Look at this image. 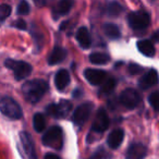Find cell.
Listing matches in <instances>:
<instances>
[{
  "mask_svg": "<svg viewBox=\"0 0 159 159\" xmlns=\"http://www.w3.org/2000/svg\"><path fill=\"white\" fill-rule=\"evenodd\" d=\"M48 91V83L44 80H32L23 84L22 93L25 99L32 104H36Z\"/></svg>",
  "mask_w": 159,
  "mask_h": 159,
  "instance_id": "cell-1",
  "label": "cell"
},
{
  "mask_svg": "<svg viewBox=\"0 0 159 159\" xmlns=\"http://www.w3.org/2000/svg\"><path fill=\"white\" fill-rule=\"evenodd\" d=\"M0 112L12 120H19L23 116L20 105L11 97H3L0 99Z\"/></svg>",
  "mask_w": 159,
  "mask_h": 159,
  "instance_id": "cell-2",
  "label": "cell"
},
{
  "mask_svg": "<svg viewBox=\"0 0 159 159\" xmlns=\"http://www.w3.org/2000/svg\"><path fill=\"white\" fill-rule=\"evenodd\" d=\"M43 144L47 147L52 149L60 150L63 145V134L62 130L59 126H52L50 128L44 135H43Z\"/></svg>",
  "mask_w": 159,
  "mask_h": 159,
  "instance_id": "cell-3",
  "label": "cell"
},
{
  "mask_svg": "<svg viewBox=\"0 0 159 159\" xmlns=\"http://www.w3.org/2000/svg\"><path fill=\"white\" fill-rule=\"evenodd\" d=\"M6 66L13 71L14 77L18 81L24 80L32 73V66L25 61H19V60L8 59L6 60Z\"/></svg>",
  "mask_w": 159,
  "mask_h": 159,
  "instance_id": "cell-4",
  "label": "cell"
},
{
  "mask_svg": "<svg viewBox=\"0 0 159 159\" xmlns=\"http://www.w3.org/2000/svg\"><path fill=\"white\" fill-rule=\"evenodd\" d=\"M128 22L131 29L135 30V31H142V30H145L149 25L150 18L147 12L135 11V12H131L129 14Z\"/></svg>",
  "mask_w": 159,
  "mask_h": 159,
  "instance_id": "cell-5",
  "label": "cell"
},
{
  "mask_svg": "<svg viewBox=\"0 0 159 159\" xmlns=\"http://www.w3.org/2000/svg\"><path fill=\"white\" fill-rule=\"evenodd\" d=\"M72 109V104L69 100H60L58 104H50L46 109L48 116L56 119L66 118Z\"/></svg>",
  "mask_w": 159,
  "mask_h": 159,
  "instance_id": "cell-6",
  "label": "cell"
},
{
  "mask_svg": "<svg viewBox=\"0 0 159 159\" xmlns=\"http://www.w3.org/2000/svg\"><path fill=\"white\" fill-rule=\"evenodd\" d=\"M120 102L126 109H134L141 102V95L133 89H126L120 95Z\"/></svg>",
  "mask_w": 159,
  "mask_h": 159,
  "instance_id": "cell-7",
  "label": "cell"
},
{
  "mask_svg": "<svg viewBox=\"0 0 159 159\" xmlns=\"http://www.w3.org/2000/svg\"><path fill=\"white\" fill-rule=\"evenodd\" d=\"M92 109H93V104L91 102H84V104L80 105L73 112V122L77 126H82L89 120Z\"/></svg>",
  "mask_w": 159,
  "mask_h": 159,
  "instance_id": "cell-8",
  "label": "cell"
},
{
  "mask_svg": "<svg viewBox=\"0 0 159 159\" xmlns=\"http://www.w3.org/2000/svg\"><path fill=\"white\" fill-rule=\"evenodd\" d=\"M109 123H110V121H109L108 115H107L106 110L102 108L98 110L97 115H96L93 125H92V130L98 133H102L109 128Z\"/></svg>",
  "mask_w": 159,
  "mask_h": 159,
  "instance_id": "cell-9",
  "label": "cell"
},
{
  "mask_svg": "<svg viewBox=\"0 0 159 159\" xmlns=\"http://www.w3.org/2000/svg\"><path fill=\"white\" fill-rule=\"evenodd\" d=\"M84 76L89 84L100 85L107 77V73L99 69H86L84 71Z\"/></svg>",
  "mask_w": 159,
  "mask_h": 159,
  "instance_id": "cell-10",
  "label": "cell"
},
{
  "mask_svg": "<svg viewBox=\"0 0 159 159\" xmlns=\"http://www.w3.org/2000/svg\"><path fill=\"white\" fill-rule=\"evenodd\" d=\"M157 83H158V73H157L156 70H150L141 77L139 86L142 89L146 91L149 87H152L154 85H156Z\"/></svg>",
  "mask_w": 159,
  "mask_h": 159,
  "instance_id": "cell-11",
  "label": "cell"
},
{
  "mask_svg": "<svg viewBox=\"0 0 159 159\" xmlns=\"http://www.w3.org/2000/svg\"><path fill=\"white\" fill-rule=\"evenodd\" d=\"M147 149L141 143H135L129 147L126 152V158L128 159H142L146 156Z\"/></svg>",
  "mask_w": 159,
  "mask_h": 159,
  "instance_id": "cell-12",
  "label": "cell"
},
{
  "mask_svg": "<svg viewBox=\"0 0 159 159\" xmlns=\"http://www.w3.org/2000/svg\"><path fill=\"white\" fill-rule=\"evenodd\" d=\"M124 139V132L122 129H116L109 134L108 139H107V143L108 146L112 149L118 148L122 144V141Z\"/></svg>",
  "mask_w": 159,
  "mask_h": 159,
  "instance_id": "cell-13",
  "label": "cell"
},
{
  "mask_svg": "<svg viewBox=\"0 0 159 159\" xmlns=\"http://www.w3.org/2000/svg\"><path fill=\"white\" fill-rule=\"evenodd\" d=\"M20 139L26 156L30 157V158H35L36 156H35V152H34V145L31 135L26 132H22L20 134Z\"/></svg>",
  "mask_w": 159,
  "mask_h": 159,
  "instance_id": "cell-14",
  "label": "cell"
},
{
  "mask_svg": "<svg viewBox=\"0 0 159 159\" xmlns=\"http://www.w3.org/2000/svg\"><path fill=\"white\" fill-rule=\"evenodd\" d=\"M70 83V74L66 70L61 69L57 72L55 76V84L59 91H63Z\"/></svg>",
  "mask_w": 159,
  "mask_h": 159,
  "instance_id": "cell-15",
  "label": "cell"
},
{
  "mask_svg": "<svg viewBox=\"0 0 159 159\" xmlns=\"http://www.w3.org/2000/svg\"><path fill=\"white\" fill-rule=\"evenodd\" d=\"M76 40L82 48L87 49L91 47L92 38H91V35H89V30H87L86 27L83 26V27H81V29H79V31H77V33H76Z\"/></svg>",
  "mask_w": 159,
  "mask_h": 159,
  "instance_id": "cell-16",
  "label": "cell"
},
{
  "mask_svg": "<svg viewBox=\"0 0 159 159\" xmlns=\"http://www.w3.org/2000/svg\"><path fill=\"white\" fill-rule=\"evenodd\" d=\"M66 57V50L61 47H55L52 49V51L50 52L48 57V63L50 66H53V64H58L61 61H63Z\"/></svg>",
  "mask_w": 159,
  "mask_h": 159,
  "instance_id": "cell-17",
  "label": "cell"
},
{
  "mask_svg": "<svg viewBox=\"0 0 159 159\" xmlns=\"http://www.w3.org/2000/svg\"><path fill=\"white\" fill-rule=\"evenodd\" d=\"M137 49L146 57H154L155 55V46L150 40L142 39L137 42Z\"/></svg>",
  "mask_w": 159,
  "mask_h": 159,
  "instance_id": "cell-18",
  "label": "cell"
},
{
  "mask_svg": "<svg viewBox=\"0 0 159 159\" xmlns=\"http://www.w3.org/2000/svg\"><path fill=\"white\" fill-rule=\"evenodd\" d=\"M117 86V80L115 77H108L105 79V81L102 83V87H100L99 95H109L113 92L115 87Z\"/></svg>",
  "mask_w": 159,
  "mask_h": 159,
  "instance_id": "cell-19",
  "label": "cell"
},
{
  "mask_svg": "<svg viewBox=\"0 0 159 159\" xmlns=\"http://www.w3.org/2000/svg\"><path fill=\"white\" fill-rule=\"evenodd\" d=\"M73 6V0H60L58 2L57 7H56V16H66L69 13Z\"/></svg>",
  "mask_w": 159,
  "mask_h": 159,
  "instance_id": "cell-20",
  "label": "cell"
},
{
  "mask_svg": "<svg viewBox=\"0 0 159 159\" xmlns=\"http://www.w3.org/2000/svg\"><path fill=\"white\" fill-rule=\"evenodd\" d=\"M104 33L110 39H119L120 36H121L119 27L116 24H112V23H107V24L104 25Z\"/></svg>",
  "mask_w": 159,
  "mask_h": 159,
  "instance_id": "cell-21",
  "label": "cell"
},
{
  "mask_svg": "<svg viewBox=\"0 0 159 159\" xmlns=\"http://www.w3.org/2000/svg\"><path fill=\"white\" fill-rule=\"evenodd\" d=\"M33 126L34 130L37 133H42L46 128V120L42 113H35L33 118Z\"/></svg>",
  "mask_w": 159,
  "mask_h": 159,
  "instance_id": "cell-22",
  "label": "cell"
},
{
  "mask_svg": "<svg viewBox=\"0 0 159 159\" xmlns=\"http://www.w3.org/2000/svg\"><path fill=\"white\" fill-rule=\"evenodd\" d=\"M109 60L110 57L104 52H93L89 56V61L93 64H106Z\"/></svg>",
  "mask_w": 159,
  "mask_h": 159,
  "instance_id": "cell-23",
  "label": "cell"
},
{
  "mask_svg": "<svg viewBox=\"0 0 159 159\" xmlns=\"http://www.w3.org/2000/svg\"><path fill=\"white\" fill-rule=\"evenodd\" d=\"M123 11V8L117 1H111V2L108 3L107 6V14L111 18H115V16H118L119 14L122 13Z\"/></svg>",
  "mask_w": 159,
  "mask_h": 159,
  "instance_id": "cell-24",
  "label": "cell"
},
{
  "mask_svg": "<svg viewBox=\"0 0 159 159\" xmlns=\"http://www.w3.org/2000/svg\"><path fill=\"white\" fill-rule=\"evenodd\" d=\"M29 13H30V5L25 0H22L18 6V14H20V16H26Z\"/></svg>",
  "mask_w": 159,
  "mask_h": 159,
  "instance_id": "cell-25",
  "label": "cell"
},
{
  "mask_svg": "<svg viewBox=\"0 0 159 159\" xmlns=\"http://www.w3.org/2000/svg\"><path fill=\"white\" fill-rule=\"evenodd\" d=\"M11 14V7L8 5H0V20L5 21Z\"/></svg>",
  "mask_w": 159,
  "mask_h": 159,
  "instance_id": "cell-26",
  "label": "cell"
},
{
  "mask_svg": "<svg viewBox=\"0 0 159 159\" xmlns=\"http://www.w3.org/2000/svg\"><path fill=\"white\" fill-rule=\"evenodd\" d=\"M157 100H158V92H154L149 95V98H148V102H149L150 106L154 108V110L157 111L158 107H157Z\"/></svg>",
  "mask_w": 159,
  "mask_h": 159,
  "instance_id": "cell-27",
  "label": "cell"
},
{
  "mask_svg": "<svg viewBox=\"0 0 159 159\" xmlns=\"http://www.w3.org/2000/svg\"><path fill=\"white\" fill-rule=\"evenodd\" d=\"M129 71H130L131 74H139L143 71V68L136 63H131L129 66Z\"/></svg>",
  "mask_w": 159,
  "mask_h": 159,
  "instance_id": "cell-28",
  "label": "cell"
},
{
  "mask_svg": "<svg viewBox=\"0 0 159 159\" xmlns=\"http://www.w3.org/2000/svg\"><path fill=\"white\" fill-rule=\"evenodd\" d=\"M12 25H13L14 27H16V29L22 30V31H25V30L27 29V25H26V23H25V21L21 20V19H20V20H16Z\"/></svg>",
  "mask_w": 159,
  "mask_h": 159,
  "instance_id": "cell-29",
  "label": "cell"
},
{
  "mask_svg": "<svg viewBox=\"0 0 159 159\" xmlns=\"http://www.w3.org/2000/svg\"><path fill=\"white\" fill-rule=\"evenodd\" d=\"M34 3L38 7H44L45 5L47 3V0H33Z\"/></svg>",
  "mask_w": 159,
  "mask_h": 159,
  "instance_id": "cell-30",
  "label": "cell"
},
{
  "mask_svg": "<svg viewBox=\"0 0 159 159\" xmlns=\"http://www.w3.org/2000/svg\"><path fill=\"white\" fill-rule=\"evenodd\" d=\"M47 158L59 159V156H57V155H55V154H51V152H48V154L45 155V159H47Z\"/></svg>",
  "mask_w": 159,
  "mask_h": 159,
  "instance_id": "cell-31",
  "label": "cell"
},
{
  "mask_svg": "<svg viewBox=\"0 0 159 159\" xmlns=\"http://www.w3.org/2000/svg\"><path fill=\"white\" fill-rule=\"evenodd\" d=\"M82 91H81V89H75V91H74V93H73V97H74V98H77V97H79V96H81V95H82Z\"/></svg>",
  "mask_w": 159,
  "mask_h": 159,
  "instance_id": "cell-32",
  "label": "cell"
},
{
  "mask_svg": "<svg viewBox=\"0 0 159 159\" xmlns=\"http://www.w3.org/2000/svg\"><path fill=\"white\" fill-rule=\"evenodd\" d=\"M68 24H69L68 21H66V22H63L61 25H60V30H61V31H63V30H66V27L68 26Z\"/></svg>",
  "mask_w": 159,
  "mask_h": 159,
  "instance_id": "cell-33",
  "label": "cell"
},
{
  "mask_svg": "<svg viewBox=\"0 0 159 159\" xmlns=\"http://www.w3.org/2000/svg\"><path fill=\"white\" fill-rule=\"evenodd\" d=\"M152 39L155 40V42H158V32H155L154 35H152Z\"/></svg>",
  "mask_w": 159,
  "mask_h": 159,
  "instance_id": "cell-34",
  "label": "cell"
}]
</instances>
